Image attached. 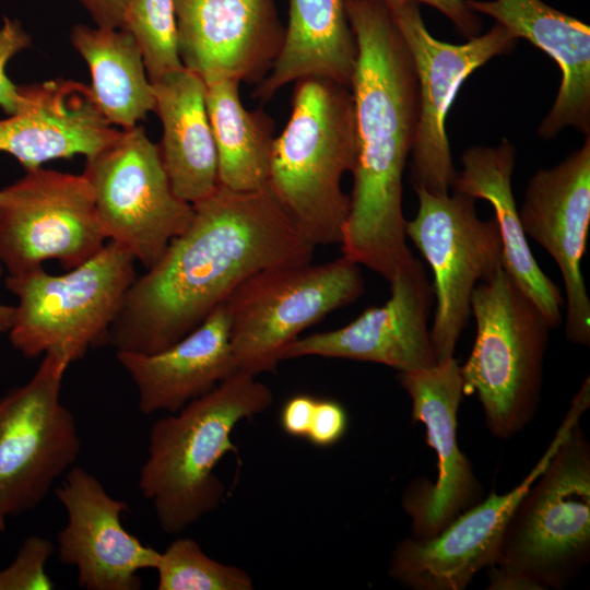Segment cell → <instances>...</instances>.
<instances>
[{"mask_svg":"<svg viewBox=\"0 0 590 590\" xmlns=\"http://www.w3.org/2000/svg\"><path fill=\"white\" fill-rule=\"evenodd\" d=\"M364 293L361 266L342 256L320 264L276 267L255 273L224 300L238 370L273 371L284 349L307 328Z\"/></svg>","mask_w":590,"mask_h":590,"instance_id":"obj_8","label":"cell"},{"mask_svg":"<svg viewBox=\"0 0 590 590\" xmlns=\"http://www.w3.org/2000/svg\"><path fill=\"white\" fill-rule=\"evenodd\" d=\"M526 236L553 258L565 287V335L590 345V299L581 260L590 225V134L580 149L529 180L518 210Z\"/></svg>","mask_w":590,"mask_h":590,"instance_id":"obj_17","label":"cell"},{"mask_svg":"<svg viewBox=\"0 0 590 590\" xmlns=\"http://www.w3.org/2000/svg\"><path fill=\"white\" fill-rule=\"evenodd\" d=\"M55 495L67 512V523L57 534L58 557L76 568L78 585L86 590H140L139 571L155 569L161 552L123 528L128 504L75 465Z\"/></svg>","mask_w":590,"mask_h":590,"instance_id":"obj_18","label":"cell"},{"mask_svg":"<svg viewBox=\"0 0 590 590\" xmlns=\"http://www.w3.org/2000/svg\"><path fill=\"white\" fill-rule=\"evenodd\" d=\"M82 174L108 241L145 270L191 222L192 204L175 193L158 145L140 125L120 129L115 141L86 158Z\"/></svg>","mask_w":590,"mask_h":590,"instance_id":"obj_9","label":"cell"},{"mask_svg":"<svg viewBox=\"0 0 590 590\" xmlns=\"http://www.w3.org/2000/svg\"><path fill=\"white\" fill-rule=\"evenodd\" d=\"M414 190L417 212L406 221L405 233L434 274L436 309L429 334L436 361L441 362L453 357L475 286L503 267V244L496 219L481 220L474 198Z\"/></svg>","mask_w":590,"mask_h":590,"instance_id":"obj_11","label":"cell"},{"mask_svg":"<svg viewBox=\"0 0 590 590\" xmlns=\"http://www.w3.org/2000/svg\"><path fill=\"white\" fill-rule=\"evenodd\" d=\"M347 426V413L340 402L332 399H317L305 439L316 447H332L343 438Z\"/></svg>","mask_w":590,"mask_h":590,"instance_id":"obj_32","label":"cell"},{"mask_svg":"<svg viewBox=\"0 0 590 590\" xmlns=\"http://www.w3.org/2000/svg\"><path fill=\"white\" fill-rule=\"evenodd\" d=\"M589 559L590 444L578 421L512 511L492 566L503 590H558Z\"/></svg>","mask_w":590,"mask_h":590,"instance_id":"obj_5","label":"cell"},{"mask_svg":"<svg viewBox=\"0 0 590 590\" xmlns=\"http://www.w3.org/2000/svg\"><path fill=\"white\" fill-rule=\"evenodd\" d=\"M390 297L370 307L349 324L297 338L283 359L320 356L371 362L402 373L437 363L428 329L433 284L422 261L413 258L390 279Z\"/></svg>","mask_w":590,"mask_h":590,"instance_id":"obj_16","label":"cell"},{"mask_svg":"<svg viewBox=\"0 0 590 590\" xmlns=\"http://www.w3.org/2000/svg\"><path fill=\"white\" fill-rule=\"evenodd\" d=\"M135 262L108 241L64 274L39 267L9 275L5 286L17 298L8 331L12 346L26 358L59 352L72 363L108 345L110 327L137 278Z\"/></svg>","mask_w":590,"mask_h":590,"instance_id":"obj_7","label":"cell"},{"mask_svg":"<svg viewBox=\"0 0 590 590\" xmlns=\"http://www.w3.org/2000/svg\"><path fill=\"white\" fill-rule=\"evenodd\" d=\"M153 84L162 125L161 157L175 193L194 204L219 187L217 153L205 104V83L180 68Z\"/></svg>","mask_w":590,"mask_h":590,"instance_id":"obj_24","label":"cell"},{"mask_svg":"<svg viewBox=\"0 0 590 590\" xmlns=\"http://www.w3.org/2000/svg\"><path fill=\"white\" fill-rule=\"evenodd\" d=\"M155 570L158 590L253 589L249 574L211 558L190 538H178L161 552Z\"/></svg>","mask_w":590,"mask_h":590,"instance_id":"obj_28","label":"cell"},{"mask_svg":"<svg viewBox=\"0 0 590 590\" xmlns=\"http://www.w3.org/2000/svg\"><path fill=\"white\" fill-rule=\"evenodd\" d=\"M182 67L204 83L264 78L284 37L274 0H175Z\"/></svg>","mask_w":590,"mask_h":590,"instance_id":"obj_19","label":"cell"},{"mask_svg":"<svg viewBox=\"0 0 590 590\" xmlns=\"http://www.w3.org/2000/svg\"><path fill=\"white\" fill-rule=\"evenodd\" d=\"M138 391L139 410L175 413L238 371L231 346V322L221 304L194 330L156 353L116 351Z\"/></svg>","mask_w":590,"mask_h":590,"instance_id":"obj_22","label":"cell"},{"mask_svg":"<svg viewBox=\"0 0 590 590\" xmlns=\"http://www.w3.org/2000/svg\"><path fill=\"white\" fill-rule=\"evenodd\" d=\"M5 520L7 518L0 514V532L5 530Z\"/></svg>","mask_w":590,"mask_h":590,"instance_id":"obj_37","label":"cell"},{"mask_svg":"<svg viewBox=\"0 0 590 590\" xmlns=\"http://www.w3.org/2000/svg\"><path fill=\"white\" fill-rule=\"evenodd\" d=\"M20 91L16 111L0 119V152L14 156L25 170L55 158H87L120 134L81 82L57 79Z\"/></svg>","mask_w":590,"mask_h":590,"instance_id":"obj_20","label":"cell"},{"mask_svg":"<svg viewBox=\"0 0 590 590\" xmlns=\"http://www.w3.org/2000/svg\"><path fill=\"white\" fill-rule=\"evenodd\" d=\"M188 227L127 291L108 345L152 354L201 324L257 272L311 262L315 248L270 190L219 185L192 204Z\"/></svg>","mask_w":590,"mask_h":590,"instance_id":"obj_1","label":"cell"},{"mask_svg":"<svg viewBox=\"0 0 590 590\" xmlns=\"http://www.w3.org/2000/svg\"><path fill=\"white\" fill-rule=\"evenodd\" d=\"M93 19L96 26L120 28L129 0H76Z\"/></svg>","mask_w":590,"mask_h":590,"instance_id":"obj_35","label":"cell"},{"mask_svg":"<svg viewBox=\"0 0 590 590\" xmlns=\"http://www.w3.org/2000/svg\"><path fill=\"white\" fill-rule=\"evenodd\" d=\"M120 28L129 32L138 44L152 83L182 68L175 0H129Z\"/></svg>","mask_w":590,"mask_h":590,"instance_id":"obj_29","label":"cell"},{"mask_svg":"<svg viewBox=\"0 0 590 590\" xmlns=\"http://www.w3.org/2000/svg\"><path fill=\"white\" fill-rule=\"evenodd\" d=\"M272 401L267 385L238 370L152 425L138 488L166 534L181 533L217 509L225 487L214 471L223 457L237 451L234 429Z\"/></svg>","mask_w":590,"mask_h":590,"instance_id":"obj_3","label":"cell"},{"mask_svg":"<svg viewBox=\"0 0 590 590\" xmlns=\"http://www.w3.org/2000/svg\"><path fill=\"white\" fill-rule=\"evenodd\" d=\"M239 83L219 79L205 83V104L217 153L219 185L234 191L267 187L273 122L240 101Z\"/></svg>","mask_w":590,"mask_h":590,"instance_id":"obj_27","label":"cell"},{"mask_svg":"<svg viewBox=\"0 0 590 590\" xmlns=\"http://www.w3.org/2000/svg\"><path fill=\"white\" fill-rule=\"evenodd\" d=\"M473 12L492 16L555 60L562 80L551 110L539 127L542 139L573 127L590 134V28L541 0H465Z\"/></svg>","mask_w":590,"mask_h":590,"instance_id":"obj_21","label":"cell"},{"mask_svg":"<svg viewBox=\"0 0 590 590\" xmlns=\"http://www.w3.org/2000/svg\"><path fill=\"white\" fill-rule=\"evenodd\" d=\"M589 404L590 392L580 387L547 449L515 488L505 494L492 492L430 539L399 541L390 557L389 576L412 590H463L476 574L495 564L512 511Z\"/></svg>","mask_w":590,"mask_h":590,"instance_id":"obj_14","label":"cell"},{"mask_svg":"<svg viewBox=\"0 0 590 590\" xmlns=\"http://www.w3.org/2000/svg\"><path fill=\"white\" fill-rule=\"evenodd\" d=\"M71 362L48 352L32 378L0 399V514L36 508L76 462L81 438L73 414L60 400Z\"/></svg>","mask_w":590,"mask_h":590,"instance_id":"obj_10","label":"cell"},{"mask_svg":"<svg viewBox=\"0 0 590 590\" xmlns=\"http://www.w3.org/2000/svg\"><path fill=\"white\" fill-rule=\"evenodd\" d=\"M70 40L87 64L101 113L114 127L133 128L154 111V87L129 32L78 24Z\"/></svg>","mask_w":590,"mask_h":590,"instance_id":"obj_26","label":"cell"},{"mask_svg":"<svg viewBox=\"0 0 590 590\" xmlns=\"http://www.w3.org/2000/svg\"><path fill=\"white\" fill-rule=\"evenodd\" d=\"M55 552L51 541L33 534L21 545L13 562L0 570V590H51L56 587L46 571Z\"/></svg>","mask_w":590,"mask_h":590,"instance_id":"obj_30","label":"cell"},{"mask_svg":"<svg viewBox=\"0 0 590 590\" xmlns=\"http://www.w3.org/2000/svg\"><path fill=\"white\" fill-rule=\"evenodd\" d=\"M107 243L83 174L40 166L0 190V259L9 275L47 260L71 270Z\"/></svg>","mask_w":590,"mask_h":590,"instance_id":"obj_12","label":"cell"},{"mask_svg":"<svg viewBox=\"0 0 590 590\" xmlns=\"http://www.w3.org/2000/svg\"><path fill=\"white\" fill-rule=\"evenodd\" d=\"M386 2H413L428 4L446 15L457 31L464 37L479 35L481 23L475 13L468 7L465 0H384Z\"/></svg>","mask_w":590,"mask_h":590,"instance_id":"obj_34","label":"cell"},{"mask_svg":"<svg viewBox=\"0 0 590 590\" xmlns=\"http://www.w3.org/2000/svg\"><path fill=\"white\" fill-rule=\"evenodd\" d=\"M356 44L351 80L356 160L342 253L388 282L414 258L406 244L403 173L418 119L409 49L384 0H345Z\"/></svg>","mask_w":590,"mask_h":590,"instance_id":"obj_2","label":"cell"},{"mask_svg":"<svg viewBox=\"0 0 590 590\" xmlns=\"http://www.w3.org/2000/svg\"><path fill=\"white\" fill-rule=\"evenodd\" d=\"M3 264L0 259V278L3 272ZM14 314V306L0 304V332H8Z\"/></svg>","mask_w":590,"mask_h":590,"instance_id":"obj_36","label":"cell"},{"mask_svg":"<svg viewBox=\"0 0 590 590\" xmlns=\"http://www.w3.org/2000/svg\"><path fill=\"white\" fill-rule=\"evenodd\" d=\"M516 149L506 139L496 146L473 145L461 155V170L452 188L489 202L503 244V268L540 308L552 328L563 322L565 298L542 271L527 241L512 194Z\"/></svg>","mask_w":590,"mask_h":590,"instance_id":"obj_23","label":"cell"},{"mask_svg":"<svg viewBox=\"0 0 590 590\" xmlns=\"http://www.w3.org/2000/svg\"><path fill=\"white\" fill-rule=\"evenodd\" d=\"M400 384L412 403V420L424 424L428 445L435 450V483L414 480L402 496L411 520V538L430 539L460 514L480 503L483 487L458 444V410L462 400L461 366L455 357L400 374Z\"/></svg>","mask_w":590,"mask_h":590,"instance_id":"obj_15","label":"cell"},{"mask_svg":"<svg viewBox=\"0 0 590 590\" xmlns=\"http://www.w3.org/2000/svg\"><path fill=\"white\" fill-rule=\"evenodd\" d=\"M295 83L288 121L272 142L267 188L314 247L341 244L350 210L342 178L356 160L351 88L320 78Z\"/></svg>","mask_w":590,"mask_h":590,"instance_id":"obj_4","label":"cell"},{"mask_svg":"<svg viewBox=\"0 0 590 590\" xmlns=\"http://www.w3.org/2000/svg\"><path fill=\"white\" fill-rule=\"evenodd\" d=\"M476 335L461 366L463 393L476 394L488 430L509 439L533 420L553 329L540 308L503 268L471 297Z\"/></svg>","mask_w":590,"mask_h":590,"instance_id":"obj_6","label":"cell"},{"mask_svg":"<svg viewBox=\"0 0 590 590\" xmlns=\"http://www.w3.org/2000/svg\"><path fill=\"white\" fill-rule=\"evenodd\" d=\"M356 44L345 0H290L288 23L281 49L253 97L270 99L291 82L320 78L349 86Z\"/></svg>","mask_w":590,"mask_h":590,"instance_id":"obj_25","label":"cell"},{"mask_svg":"<svg viewBox=\"0 0 590 590\" xmlns=\"http://www.w3.org/2000/svg\"><path fill=\"white\" fill-rule=\"evenodd\" d=\"M31 37L16 20L4 19L0 28V107L8 115L16 111L22 95L20 86L7 75L8 62L20 51L28 48Z\"/></svg>","mask_w":590,"mask_h":590,"instance_id":"obj_31","label":"cell"},{"mask_svg":"<svg viewBox=\"0 0 590 590\" xmlns=\"http://www.w3.org/2000/svg\"><path fill=\"white\" fill-rule=\"evenodd\" d=\"M317 399L299 393L287 399L282 406L280 423L282 429L295 438H306L310 427Z\"/></svg>","mask_w":590,"mask_h":590,"instance_id":"obj_33","label":"cell"},{"mask_svg":"<svg viewBox=\"0 0 590 590\" xmlns=\"http://www.w3.org/2000/svg\"><path fill=\"white\" fill-rule=\"evenodd\" d=\"M489 567H491V566H489ZM489 567H488L487 569H489ZM487 571H488V570H487ZM487 580H488V579H487ZM487 588H488L489 590H493V589L489 588L488 583H487Z\"/></svg>","mask_w":590,"mask_h":590,"instance_id":"obj_38","label":"cell"},{"mask_svg":"<svg viewBox=\"0 0 590 590\" xmlns=\"http://www.w3.org/2000/svg\"><path fill=\"white\" fill-rule=\"evenodd\" d=\"M386 3L409 49L418 85V119L411 150L413 187L446 196L458 173L446 132L450 106L470 74L512 50L519 38L496 22L488 32L463 44L445 43L429 33L416 3Z\"/></svg>","mask_w":590,"mask_h":590,"instance_id":"obj_13","label":"cell"}]
</instances>
